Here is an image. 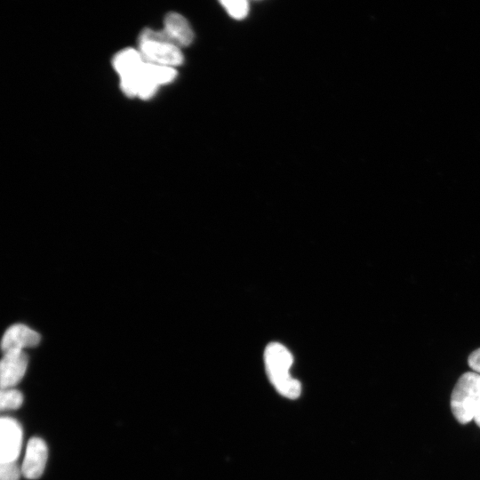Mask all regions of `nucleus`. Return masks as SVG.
<instances>
[{
    "label": "nucleus",
    "mask_w": 480,
    "mask_h": 480,
    "mask_svg": "<svg viewBox=\"0 0 480 480\" xmlns=\"http://www.w3.org/2000/svg\"><path fill=\"white\" fill-rule=\"evenodd\" d=\"M138 50L146 61L154 64L175 68L184 60L180 48L161 29L144 28L138 38Z\"/></svg>",
    "instance_id": "nucleus-2"
},
{
    "label": "nucleus",
    "mask_w": 480,
    "mask_h": 480,
    "mask_svg": "<svg viewBox=\"0 0 480 480\" xmlns=\"http://www.w3.org/2000/svg\"><path fill=\"white\" fill-rule=\"evenodd\" d=\"M48 449L45 442L39 437H32L26 448L21 465L22 475L28 479L39 478L45 468Z\"/></svg>",
    "instance_id": "nucleus-6"
},
{
    "label": "nucleus",
    "mask_w": 480,
    "mask_h": 480,
    "mask_svg": "<svg viewBox=\"0 0 480 480\" xmlns=\"http://www.w3.org/2000/svg\"><path fill=\"white\" fill-rule=\"evenodd\" d=\"M41 340L40 334L23 324L10 326L3 335L1 347L4 352L8 350H23L36 347Z\"/></svg>",
    "instance_id": "nucleus-7"
},
{
    "label": "nucleus",
    "mask_w": 480,
    "mask_h": 480,
    "mask_svg": "<svg viewBox=\"0 0 480 480\" xmlns=\"http://www.w3.org/2000/svg\"><path fill=\"white\" fill-rule=\"evenodd\" d=\"M475 422L477 424L478 427H480V408L478 409L477 412L476 413L474 417Z\"/></svg>",
    "instance_id": "nucleus-14"
},
{
    "label": "nucleus",
    "mask_w": 480,
    "mask_h": 480,
    "mask_svg": "<svg viewBox=\"0 0 480 480\" xmlns=\"http://www.w3.org/2000/svg\"><path fill=\"white\" fill-rule=\"evenodd\" d=\"M468 363L475 372L480 374V348L473 351L470 354Z\"/></svg>",
    "instance_id": "nucleus-13"
},
{
    "label": "nucleus",
    "mask_w": 480,
    "mask_h": 480,
    "mask_svg": "<svg viewBox=\"0 0 480 480\" xmlns=\"http://www.w3.org/2000/svg\"><path fill=\"white\" fill-rule=\"evenodd\" d=\"M28 356L23 350L4 352L0 364V385L2 389L17 385L27 371Z\"/></svg>",
    "instance_id": "nucleus-5"
},
{
    "label": "nucleus",
    "mask_w": 480,
    "mask_h": 480,
    "mask_svg": "<svg viewBox=\"0 0 480 480\" xmlns=\"http://www.w3.org/2000/svg\"><path fill=\"white\" fill-rule=\"evenodd\" d=\"M22 474L17 461L4 462L0 465V480H19Z\"/></svg>",
    "instance_id": "nucleus-12"
},
{
    "label": "nucleus",
    "mask_w": 480,
    "mask_h": 480,
    "mask_svg": "<svg viewBox=\"0 0 480 480\" xmlns=\"http://www.w3.org/2000/svg\"><path fill=\"white\" fill-rule=\"evenodd\" d=\"M219 2L234 19L242 20L248 14V0H219Z\"/></svg>",
    "instance_id": "nucleus-11"
},
{
    "label": "nucleus",
    "mask_w": 480,
    "mask_h": 480,
    "mask_svg": "<svg viewBox=\"0 0 480 480\" xmlns=\"http://www.w3.org/2000/svg\"><path fill=\"white\" fill-rule=\"evenodd\" d=\"M22 444V428L20 423L10 417L0 420V462L17 461Z\"/></svg>",
    "instance_id": "nucleus-4"
},
{
    "label": "nucleus",
    "mask_w": 480,
    "mask_h": 480,
    "mask_svg": "<svg viewBox=\"0 0 480 480\" xmlns=\"http://www.w3.org/2000/svg\"><path fill=\"white\" fill-rule=\"evenodd\" d=\"M23 402L22 394L13 388L2 389L0 394V408L4 410H15L20 407Z\"/></svg>",
    "instance_id": "nucleus-10"
},
{
    "label": "nucleus",
    "mask_w": 480,
    "mask_h": 480,
    "mask_svg": "<svg viewBox=\"0 0 480 480\" xmlns=\"http://www.w3.org/2000/svg\"><path fill=\"white\" fill-rule=\"evenodd\" d=\"M164 36L177 46H188L193 39L194 33L190 24L185 17L178 12H169L164 20V27L161 28Z\"/></svg>",
    "instance_id": "nucleus-8"
},
{
    "label": "nucleus",
    "mask_w": 480,
    "mask_h": 480,
    "mask_svg": "<svg viewBox=\"0 0 480 480\" xmlns=\"http://www.w3.org/2000/svg\"><path fill=\"white\" fill-rule=\"evenodd\" d=\"M266 372L276 391L289 399H296L301 392L300 382L290 373L293 358L282 344L269 343L264 352Z\"/></svg>",
    "instance_id": "nucleus-1"
},
{
    "label": "nucleus",
    "mask_w": 480,
    "mask_h": 480,
    "mask_svg": "<svg viewBox=\"0 0 480 480\" xmlns=\"http://www.w3.org/2000/svg\"><path fill=\"white\" fill-rule=\"evenodd\" d=\"M145 62L138 49L124 48L115 54L112 60L113 68L120 78L137 74Z\"/></svg>",
    "instance_id": "nucleus-9"
},
{
    "label": "nucleus",
    "mask_w": 480,
    "mask_h": 480,
    "mask_svg": "<svg viewBox=\"0 0 480 480\" xmlns=\"http://www.w3.org/2000/svg\"><path fill=\"white\" fill-rule=\"evenodd\" d=\"M480 408V374L465 372L458 380L451 396V409L462 424L472 420Z\"/></svg>",
    "instance_id": "nucleus-3"
}]
</instances>
